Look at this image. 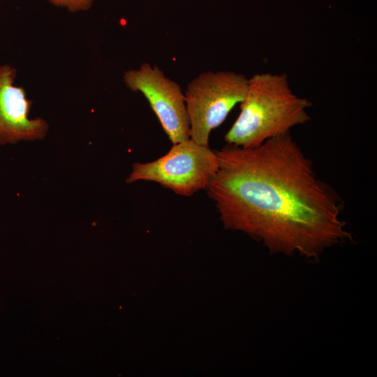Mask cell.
Listing matches in <instances>:
<instances>
[{
    "instance_id": "6da1fadb",
    "label": "cell",
    "mask_w": 377,
    "mask_h": 377,
    "mask_svg": "<svg viewBox=\"0 0 377 377\" xmlns=\"http://www.w3.org/2000/svg\"><path fill=\"white\" fill-rule=\"evenodd\" d=\"M206 190L226 229L261 242L272 253L317 259L350 239L343 202L316 173L290 133L251 148L227 144Z\"/></svg>"
},
{
    "instance_id": "7a4b0ae2",
    "label": "cell",
    "mask_w": 377,
    "mask_h": 377,
    "mask_svg": "<svg viewBox=\"0 0 377 377\" xmlns=\"http://www.w3.org/2000/svg\"><path fill=\"white\" fill-rule=\"evenodd\" d=\"M239 104L240 113L224 140L243 148L257 147L311 119L307 110L312 103L293 92L285 73L253 75Z\"/></svg>"
},
{
    "instance_id": "3957f363",
    "label": "cell",
    "mask_w": 377,
    "mask_h": 377,
    "mask_svg": "<svg viewBox=\"0 0 377 377\" xmlns=\"http://www.w3.org/2000/svg\"><path fill=\"white\" fill-rule=\"evenodd\" d=\"M219 163L216 151L209 145L189 138L173 144L168 153L155 161L134 163L126 182H154L177 195L191 196L206 189Z\"/></svg>"
},
{
    "instance_id": "277c9868",
    "label": "cell",
    "mask_w": 377,
    "mask_h": 377,
    "mask_svg": "<svg viewBox=\"0 0 377 377\" xmlns=\"http://www.w3.org/2000/svg\"><path fill=\"white\" fill-rule=\"evenodd\" d=\"M249 79L230 71H206L187 85L185 102L190 138L209 145V135L244 98Z\"/></svg>"
},
{
    "instance_id": "5b68a950",
    "label": "cell",
    "mask_w": 377,
    "mask_h": 377,
    "mask_svg": "<svg viewBox=\"0 0 377 377\" xmlns=\"http://www.w3.org/2000/svg\"><path fill=\"white\" fill-rule=\"evenodd\" d=\"M123 80L127 88L144 95L172 144L190 138L185 96L178 83L147 63L126 71Z\"/></svg>"
},
{
    "instance_id": "8992f818",
    "label": "cell",
    "mask_w": 377,
    "mask_h": 377,
    "mask_svg": "<svg viewBox=\"0 0 377 377\" xmlns=\"http://www.w3.org/2000/svg\"><path fill=\"white\" fill-rule=\"evenodd\" d=\"M17 71L0 65V145L43 139L49 130L42 118L29 119L32 101L24 88L14 84Z\"/></svg>"
},
{
    "instance_id": "52a82bcc",
    "label": "cell",
    "mask_w": 377,
    "mask_h": 377,
    "mask_svg": "<svg viewBox=\"0 0 377 377\" xmlns=\"http://www.w3.org/2000/svg\"><path fill=\"white\" fill-rule=\"evenodd\" d=\"M57 8H64L72 13L85 12L93 6L94 0H47Z\"/></svg>"
},
{
    "instance_id": "ba28073f",
    "label": "cell",
    "mask_w": 377,
    "mask_h": 377,
    "mask_svg": "<svg viewBox=\"0 0 377 377\" xmlns=\"http://www.w3.org/2000/svg\"><path fill=\"white\" fill-rule=\"evenodd\" d=\"M1 1V0H0V1Z\"/></svg>"
}]
</instances>
